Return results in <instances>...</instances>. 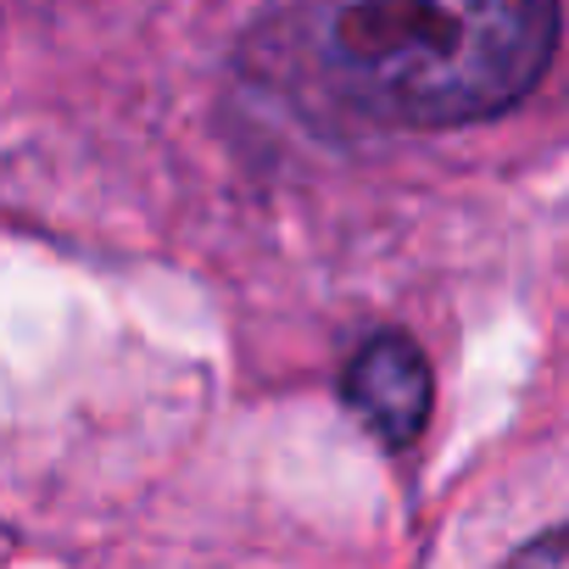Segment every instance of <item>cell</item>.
Listing matches in <instances>:
<instances>
[{
  "label": "cell",
  "instance_id": "obj_3",
  "mask_svg": "<svg viewBox=\"0 0 569 569\" xmlns=\"http://www.w3.org/2000/svg\"><path fill=\"white\" fill-rule=\"evenodd\" d=\"M502 569H569V525H558V530L536 536V541H530V547H519Z\"/></svg>",
  "mask_w": 569,
  "mask_h": 569
},
{
  "label": "cell",
  "instance_id": "obj_2",
  "mask_svg": "<svg viewBox=\"0 0 569 569\" xmlns=\"http://www.w3.org/2000/svg\"><path fill=\"white\" fill-rule=\"evenodd\" d=\"M347 408L363 419V430L386 447L419 441L430 419V363L408 336H375L352 352L347 380H341Z\"/></svg>",
  "mask_w": 569,
  "mask_h": 569
},
{
  "label": "cell",
  "instance_id": "obj_1",
  "mask_svg": "<svg viewBox=\"0 0 569 569\" xmlns=\"http://www.w3.org/2000/svg\"><path fill=\"white\" fill-rule=\"evenodd\" d=\"M558 46V0H313V57L347 107L452 129L508 112Z\"/></svg>",
  "mask_w": 569,
  "mask_h": 569
}]
</instances>
